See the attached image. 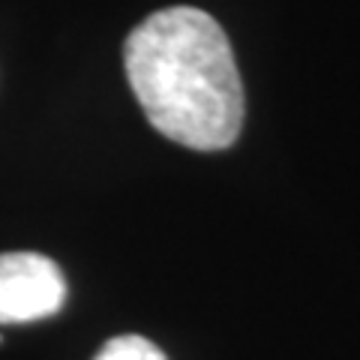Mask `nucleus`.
I'll list each match as a JSON object with an SVG mask.
<instances>
[{
    "mask_svg": "<svg viewBox=\"0 0 360 360\" xmlns=\"http://www.w3.org/2000/svg\"><path fill=\"white\" fill-rule=\"evenodd\" d=\"M123 66L153 129L193 150H225L243 127L231 42L195 6L160 9L123 42Z\"/></svg>",
    "mask_w": 360,
    "mask_h": 360,
    "instance_id": "1",
    "label": "nucleus"
},
{
    "mask_svg": "<svg viewBox=\"0 0 360 360\" xmlns=\"http://www.w3.org/2000/svg\"><path fill=\"white\" fill-rule=\"evenodd\" d=\"M66 300L60 267L39 252L0 255V324H27L54 315Z\"/></svg>",
    "mask_w": 360,
    "mask_h": 360,
    "instance_id": "2",
    "label": "nucleus"
},
{
    "mask_svg": "<svg viewBox=\"0 0 360 360\" xmlns=\"http://www.w3.org/2000/svg\"><path fill=\"white\" fill-rule=\"evenodd\" d=\"M94 360H165V354L150 340H144V336L127 333V336L108 340Z\"/></svg>",
    "mask_w": 360,
    "mask_h": 360,
    "instance_id": "3",
    "label": "nucleus"
}]
</instances>
